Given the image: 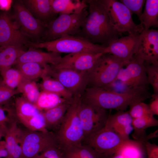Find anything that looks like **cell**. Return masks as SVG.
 I'll list each match as a JSON object with an SVG mask.
<instances>
[{
	"instance_id": "d4e9b609",
	"label": "cell",
	"mask_w": 158,
	"mask_h": 158,
	"mask_svg": "<svg viewBox=\"0 0 158 158\" xmlns=\"http://www.w3.org/2000/svg\"><path fill=\"white\" fill-rule=\"evenodd\" d=\"M60 147L63 158H101L102 156L86 144L66 147Z\"/></svg>"
},
{
	"instance_id": "2e32d148",
	"label": "cell",
	"mask_w": 158,
	"mask_h": 158,
	"mask_svg": "<svg viewBox=\"0 0 158 158\" xmlns=\"http://www.w3.org/2000/svg\"><path fill=\"white\" fill-rule=\"evenodd\" d=\"M104 54L81 52L69 54L62 57L61 61L55 65L56 68H68L88 73L95 66Z\"/></svg>"
},
{
	"instance_id": "f35d334b",
	"label": "cell",
	"mask_w": 158,
	"mask_h": 158,
	"mask_svg": "<svg viewBox=\"0 0 158 158\" xmlns=\"http://www.w3.org/2000/svg\"><path fill=\"white\" fill-rule=\"evenodd\" d=\"M129 10L132 15L135 14L139 18L142 13L143 6L145 2V0H120Z\"/></svg>"
},
{
	"instance_id": "52a82bcc",
	"label": "cell",
	"mask_w": 158,
	"mask_h": 158,
	"mask_svg": "<svg viewBox=\"0 0 158 158\" xmlns=\"http://www.w3.org/2000/svg\"><path fill=\"white\" fill-rule=\"evenodd\" d=\"M20 140L22 158H38L45 150L58 143L55 133L49 131L21 130Z\"/></svg>"
},
{
	"instance_id": "7402d4cb",
	"label": "cell",
	"mask_w": 158,
	"mask_h": 158,
	"mask_svg": "<svg viewBox=\"0 0 158 158\" xmlns=\"http://www.w3.org/2000/svg\"><path fill=\"white\" fill-rule=\"evenodd\" d=\"M149 140L145 133L138 140H127L117 152L121 154L123 158H144L146 151L145 143Z\"/></svg>"
},
{
	"instance_id": "7c38bea8",
	"label": "cell",
	"mask_w": 158,
	"mask_h": 158,
	"mask_svg": "<svg viewBox=\"0 0 158 158\" xmlns=\"http://www.w3.org/2000/svg\"><path fill=\"white\" fill-rule=\"evenodd\" d=\"M13 18L21 31L28 37L39 40L42 38L46 25L35 18L21 1L13 6Z\"/></svg>"
},
{
	"instance_id": "8fae6325",
	"label": "cell",
	"mask_w": 158,
	"mask_h": 158,
	"mask_svg": "<svg viewBox=\"0 0 158 158\" xmlns=\"http://www.w3.org/2000/svg\"><path fill=\"white\" fill-rule=\"evenodd\" d=\"M78 114L84 132L83 140L103 128L109 116L106 109L82 100L79 107Z\"/></svg>"
},
{
	"instance_id": "8992f818",
	"label": "cell",
	"mask_w": 158,
	"mask_h": 158,
	"mask_svg": "<svg viewBox=\"0 0 158 158\" xmlns=\"http://www.w3.org/2000/svg\"><path fill=\"white\" fill-rule=\"evenodd\" d=\"M86 8L77 13L60 14L48 23L42 38L43 42L54 40L64 35H78L88 14Z\"/></svg>"
},
{
	"instance_id": "ba28073f",
	"label": "cell",
	"mask_w": 158,
	"mask_h": 158,
	"mask_svg": "<svg viewBox=\"0 0 158 158\" xmlns=\"http://www.w3.org/2000/svg\"><path fill=\"white\" fill-rule=\"evenodd\" d=\"M111 22L119 35L128 32L129 34L140 33L143 30L140 24L133 22L132 14L128 8L120 1L103 0Z\"/></svg>"
},
{
	"instance_id": "4fadbf2b",
	"label": "cell",
	"mask_w": 158,
	"mask_h": 158,
	"mask_svg": "<svg viewBox=\"0 0 158 158\" xmlns=\"http://www.w3.org/2000/svg\"><path fill=\"white\" fill-rule=\"evenodd\" d=\"M133 57L145 64H158V30H143L140 34Z\"/></svg>"
},
{
	"instance_id": "bcb514c9",
	"label": "cell",
	"mask_w": 158,
	"mask_h": 158,
	"mask_svg": "<svg viewBox=\"0 0 158 158\" xmlns=\"http://www.w3.org/2000/svg\"><path fill=\"white\" fill-rule=\"evenodd\" d=\"M3 135V134L1 130L0 129V140L1 139V138Z\"/></svg>"
},
{
	"instance_id": "44dd1931",
	"label": "cell",
	"mask_w": 158,
	"mask_h": 158,
	"mask_svg": "<svg viewBox=\"0 0 158 158\" xmlns=\"http://www.w3.org/2000/svg\"><path fill=\"white\" fill-rule=\"evenodd\" d=\"M23 3L37 18L46 26L55 18L56 15L53 11L50 0H26Z\"/></svg>"
},
{
	"instance_id": "ac0fdd59",
	"label": "cell",
	"mask_w": 158,
	"mask_h": 158,
	"mask_svg": "<svg viewBox=\"0 0 158 158\" xmlns=\"http://www.w3.org/2000/svg\"><path fill=\"white\" fill-rule=\"evenodd\" d=\"M133 120L128 111H118L114 114L109 115L105 126L124 139L128 140L129 135L133 130Z\"/></svg>"
},
{
	"instance_id": "4316f807",
	"label": "cell",
	"mask_w": 158,
	"mask_h": 158,
	"mask_svg": "<svg viewBox=\"0 0 158 158\" xmlns=\"http://www.w3.org/2000/svg\"><path fill=\"white\" fill-rule=\"evenodd\" d=\"M144 11L139 18L145 30L158 27V0H147Z\"/></svg>"
},
{
	"instance_id": "f1b7e54d",
	"label": "cell",
	"mask_w": 158,
	"mask_h": 158,
	"mask_svg": "<svg viewBox=\"0 0 158 158\" xmlns=\"http://www.w3.org/2000/svg\"><path fill=\"white\" fill-rule=\"evenodd\" d=\"M14 109L18 120L22 123L41 111L23 96L16 99Z\"/></svg>"
},
{
	"instance_id": "5bb4252c",
	"label": "cell",
	"mask_w": 158,
	"mask_h": 158,
	"mask_svg": "<svg viewBox=\"0 0 158 158\" xmlns=\"http://www.w3.org/2000/svg\"><path fill=\"white\" fill-rule=\"evenodd\" d=\"M120 70L116 81H119L129 88L147 87L148 83L144 62L133 57Z\"/></svg>"
},
{
	"instance_id": "e575fe53",
	"label": "cell",
	"mask_w": 158,
	"mask_h": 158,
	"mask_svg": "<svg viewBox=\"0 0 158 158\" xmlns=\"http://www.w3.org/2000/svg\"><path fill=\"white\" fill-rule=\"evenodd\" d=\"M0 106V129L6 127V124H10L18 120L15 109L8 104Z\"/></svg>"
},
{
	"instance_id": "ffe728a7",
	"label": "cell",
	"mask_w": 158,
	"mask_h": 158,
	"mask_svg": "<svg viewBox=\"0 0 158 158\" xmlns=\"http://www.w3.org/2000/svg\"><path fill=\"white\" fill-rule=\"evenodd\" d=\"M16 121L10 124L3 131L5 139V147L8 153L6 158H22L20 140L21 130L18 128Z\"/></svg>"
},
{
	"instance_id": "484cf974",
	"label": "cell",
	"mask_w": 158,
	"mask_h": 158,
	"mask_svg": "<svg viewBox=\"0 0 158 158\" xmlns=\"http://www.w3.org/2000/svg\"><path fill=\"white\" fill-rule=\"evenodd\" d=\"M41 78L40 86L43 91L55 94L68 101H72L73 94L58 80L48 75L46 73Z\"/></svg>"
},
{
	"instance_id": "9c48e42d",
	"label": "cell",
	"mask_w": 158,
	"mask_h": 158,
	"mask_svg": "<svg viewBox=\"0 0 158 158\" xmlns=\"http://www.w3.org/2000/svg\"><path fill=\"white\" fill-rule=\"evenodd\" d=\"M127 140L105 126L84 139L82 144L89 145L102 155H111L117 152Z\"/></svg>"
},
{
	"instance_id": "836d02e7",
	"label": "cell",
	"mask_w": 158,
	"mask_h": 158,
	"mask_svg": "<svg viewBox=\"0 0 158 158\" xmlns=\"http://www.w3.org/2000/svg\"><path fill=\"white\" fill-rule=\"evenodd\" d=\"M19 93L30 102L35 104L40 95V92L36 83L34 80L25 79L16 89Z\"/></svg>"
},
{
	"instance_id": "e0dca14e",
	"label": "cell",
	"mask_w": 158,
	"mask_h": 158,
	"mask_svg": "<svg viewBox=\"0 0 158 158\" xmlns=\"http://www.w3.org/2000/svg\"><path fill=\"white\" fill-rule=\"evenodd\" d=\"M140 34H129L128 36L114 40L106 47L103 53L117 57L127 64L133 56Z\"/></svg>"
},
{
	"instance_id": "f6af8a7d",
	"label": "cell",
	"mask_w": 158,
	"mask_h": 158,
	"mask_svg": "<svg viewBox=\"0 0 158 158\" xmlns=\"http://www.w3.org/2000/svg\"><path fill=\"white\" fill-rule=\"evenodd\" d=\"M8 155V152L5 146H3L0 147V158L3 157L6 158Z\"/></svg>"
},
{
	"instance_id": "5b68a950",
	"label": "cell",
	"mask_w": 158,
	"mask_h": 158,
	"mask_svg": "<svg viewBox=\"0 0 158 158\" xmlns=\"http://www.w3.org/2000/svg\"><path fill=\"white\" fill-rule=\"evenodd\" d=\"M126 65L121 59L112 54H104L88 73V84L92 87L108 88L115 82L121 69Z\"/></svg>"
},
{
	"instance_id": "d590c367",
	"label": "cell",
	"mask_w": 158,
	"mask_h": 158,
	"mask_svg": "<svg viewBox=\"0 0 158 158\" xmlns=\"http://www.w3.org/2000/svg\"><path fill=\"white\" fill-rule=\"evenodd\" d=\"M28 130L41 132H47L45 119L43 112L32 116L22 123Z\"/></svg>"
},
{
	"instance_id": "d6986e66",
	"label": "cell",
	"mask_w": 158,
	"mask_h": 158,
	"mask_svg": "<svg viewBox=\"0 0 158 158\" xmlns=\"http://www.w3.org/2000/svg\"><path fill=\"white\" fill-rule=\"evenodd\" d=\"M25 51L16 61L14 65L27 62L39 64L42 66L46 64L55 65L60 62L62 57L60 53L42 51L30 48Z\"/></svg>"
},
{
	"instance_id": "d6a6232c",
	"label": "cell",
	"mask_w": 158,
	"mask_h": 158,
	"mask_svg": "<svg viewBox=\"0 0 158 158\" xmlns=\"http://www.w3.org/2000/svg\"><path fill=\"white\" fill-rule=\"evenodd\" d=\"M0 74L4 84L13 90L17 89L25 79L17 69L11 67L2 70Z\"/></svg>"
},
{
	"instance_id": "7bdbcfd3",
	"label": "cell",
	"mask_w": 158,
	"mask_h": 158,
	"mask_svg": "<svg viewBox=\"0 0 158 158\" xmlns=\"http://www.w3.org/2000/svg\"><path fill=\"white\" fill-rule=\"evenodd\" d=\"M12 2L11 0H0V9L3 11L9 10Z\"/></svg>"
},
{
	"instance_id": "277c9868",
	"label": "cell",
	"mask_w": 158,
	"mask_h": 158,
	"mask_svg": "<svg viewBox=\"0 0 158 158\" xmlns=\"http://www.w3.org/2000/svg\"><path fill=\"white\" fill-rule=\"evenodd\" d=\"M26 46L34 49L44 48L49 52L68 54L81 52L104 53L106 47L101 45L92 43L78 36L67 35L49 41H30Z\"/></svg>"
},
{
	"instance_id": "6da1fadb",
	"label": "cell",
	"mask_w": 158,
	"mask_h": 158,
	"mask_svg": "<svg viewBox=\"0 0 158 158\" xmlns=\"http://www.w3.org/2000/svg\"><path fill=\"white\" fill-rule=\"evenodd\" d=\"M85 1L88 14L77 36L92 43L107 47L118 39L119 34L111 23L103 0Z\"/></svg>"
},
{
	"instance_id": "30bf717a",
	"label": "cell",
	"mask_w": 158,
	"mask_h": 158,
	"mask_svg": "<svg viewBox=\"0 0 158 158\" xmlns=\"http://www.w3.org/2000/svg\"><path fill=\"white\" fill-rule=\"evenodd\" d=\"M46 74L59 81L73 95L82 94L88 84V73L68 68H56L43 66Z\"/></svg>"
},
{
	"instance_id": "603a6c76",
	"label": "cell",
	"mask_w": 158,
	"mask_h": 158,
	"mask_svg": "<svg viewBox=\"0 0 158 158\" xmlns=\"http://www.w3.org/2000/svg\"><path fill=\"white\" fill-rule=\"evenodd\" d=\"M72 101H66L54 107L42 111L47 130L56 131L58 130Z\"/></svg>"
},
{
	"instance_id": "ee69618b",
	"label": "cell",
	"mask_w": 158,
	"mask_h": 158,
	"mask_svg": "<svg viewBox=\"0 0 158 158\" xmlns=\"http://www.w3.org/2000/svg\"><path fill=\"white\" fill-rule=\"evenodd\" d=\"M101 158H123V157L119 153L117 152L111 155H102Z\"/></svg>"
},
{
	"instance_id": "8d00e7d4",
	"label": "cell",
	"mask_w": 158,
	"mask_h": 158,
	"mask_svg": "<svg viewBox=\"0 0 158 158\" xmlns=\"http://www.w3.org/2000/svg\"><path fill=\"white\" fill-rule=\"evenodd\" d=\"M128 112L133 119L139 118L153 115L149 105L142 101L136 102L130 104Z\"/></svg>"
},
{
	"instance_id": "74e56055",
	"label": "cell",
	"mask_w": 158,
	"mask_h": 158,
	"mask_svg": "<svg viewBox=\"0 0 158 158\" xmlns=\"http://www.w3.org/2000/svg\"><path fill=\"white\" fill-rule=\"evenodd\" d=\"M149 84L152 86L154 94H158V64H145Z\"/></svg>"
},
{
	"instance_id": "b9f144b4",
	"label": "cell",
	"mask_w": 158,
	"mask_h": 158,
	"mask_svg": "<svg viewBox=\"0 0 158 158\" xmlns=\"http://www.w3.org/2000/svg\"><path fill=\"white\" fill-rule=\"evenodd\" d=\"M151 100L149 105L150 111L154 115H158V94L152 95Z\"/></svg>"
},
{
	"instance_id": "9a60e30c",
	"label": "cell",
	"mask_w": 158,
	"mask_h": 158,
	"mask_svg": "<svg viewBox=\"0 0 158 158\" xmlns=\"http://www.w3.org/2000/svg\"><path fill=\"white\" fill-rule=\"evenodd\" d=\"M27 37L6 12L0 13V47L26 46Z\"/></svg>"
},
{
	"instance_id": "60d3db41",
	"label": "cell",
	"mask_w": 158,
	"mask_h": 158,
	"mask_svg": "<svg viewBox=\"0 0 158 158\" xmlns=\"http://www.w3.org/2000/svg\"><path fill=\"white\" fill-rule=\"evenodd\" d=\"M145 147L147 158H158V146L154 144H152L148 141L145 143Z\"/></svg>"
},
{
	"instance_id": "f546056e",
	"label": "cell",
	"mask_w": 158,
	"mask_h": 158,
	"mask_svg": "<svg viewBox=\"0 0 158 158\" xmlns=\"http://www.w3.org/2000/svg\"><path fill=\"white\" fill-rule=\"evenodd\" d=\"M68 101L53 93L42 91L35 103V106L40 111H44L54 107Z\"/></svg>"
},
{
	"instance_id": "7a4b0ae2",
	"label": "cell",
	"mask_w": 158,
	"mask_h": 158,
	"mask_svg": "<svg viewBox=\"0 0 158 158\" xmlns=\"http://www.w3.org/2000/svg\"><path fill=\"white\" fill-rule=\"evenodd\" d=\"M151 96L147 87L128 88L118 92L109 89L90 87L85 90L82 100L106 110L125 111L132 103L143 102Z\"/></svg>"
},
{
	"instance_id": "7dc6e473",
	"label": "cell",
	"mask_w": 158,
	"mask_h": 158,
	"mask_svg": "<svg viewBox=\"0 0 158 158\" xmlns=\"http://www.w3.org/2000/svg\"></svg>"
},
{
	"instance_id": "ab89813d",
	"label": "cell",
	"mask_w": 158,
	"mask_h": 158,
	"mask_svg": "<svg viewBox=\"0 0 158 158\" xmlns=\"http://www.w3.org/2000/svg\"><path fill=\"white\" fill-rule=\"evenodd\" d=\"M19 93L17 89H12L6 86L0 78V106L8 104L13 96Z\"/></svg>"
},
{
	"instance_id": "83f0119b",
	"label": "cell",
	"mask_w": 158,
	"mask_h": 158,
	"mask_svg": "<svg viewBox=\"0 0 158 158\" xmlns=\"http://www.w3.org/2000/svg\"><path fill=\"white\" fill-rule=\"evenodd\" d=\"M25 51L23 47H0V73L2 70L14 65L17 60Z\"/></svg>"
},
{
	"instance_id": "1f68e13d",
	"label": "cell",
	"mask_w": 158,
	"mask_h": 158,
	"mask_svg": "<svg viewBox=\"0 0 158 158\" xmlns=\"http://www.w3.org/2000/svg\"><path fill=\"white\" fill-rule=\"evenodd\" d=\"M132 125L134 130L132 136L135 140H137L145 133L146 128L158 126V121L152 115L133 119Z\"/></svg>"
},
{
	"instance_id": "cb8c5ba5",
	"label": "cell",
	"mask_w": 158,
	"mask_h": 158,
	"mask_svg": "<svg viewBox=\"0 0 158 158\" xmlns=\"http://www.w3.org/2000/svg\"><path fill=\"white\" fill-rule=\"evenodd\" d=\"M53 12L57 14L80 12L88 7L85 0H50Z\"/></svg>"
},
{
	"instance_id": "4dcf8cb0",
	"label": "cell",
	"mask_w": 158,
	"mask_h": 158,
	"mask_svg": "<svg viewBox=\"0 0 158 158\" xmlns=\"http://www.w3.org/2000/svg\"><path fill=\"white\" fill-rule=\"evenodd\" d=\"M16 68L25 79L34 80L41 78L45 73L44 67L37 63L27 62L17 64Z\"/></svg>"
},
{
	"instance_id": "3957f363",
	"label": "cell",
	"mask_w": 158,
	"mask_h": 158,
	"mask_svg": "<svg viewBox=\"0 0 158 158\" xmlns=\"http://www.w3.org/2000/svg\"><path fill=\"white\" fill-rule=\"evenodd\" d=\"M82 94L73 95L61 125L55 133L61 146L66 147L82 144L84 134L78 114Z\"/></svg>"
}]
</instances>
